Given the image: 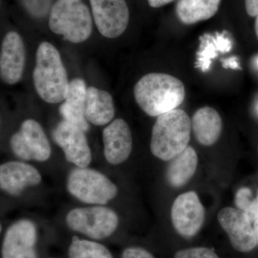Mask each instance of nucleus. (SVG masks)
Here are the masks:
<instances>
[{
	"label": "nucleus",
	"mask_w": 258,
	"mask_h": 258,
	"mask_svg": "<svg viewBox=\"0 0 258 258\" xmlns=\"http://www.w3.org/2000/svg\"><path fill=\"white\" fill-rule=\"evenodd\" d=\"M134 93L139 107L150 116L176 109L185 98L183 83L165 74L146 75L135 85Z\"/></svg>",
	"instance_id": "f257e3e1"
},
{
	"label": "nucleus",
	"mask_w": 258,
	"mask_h": 258,
	"mask_svg": "<svg viewBox=\"0 0 258 258\" xmlns=\"http://www.w3.org/2000/svg\"><path fill=\"white\" fill-rule=\"evenodd\" d=\"M37 94L49 103L64 101L69 88L67 71L58 50L52 44L43 42L36 52V64L32 74Z\"/></svg>",
	"instance_id": "f03ea898"
},
{
	"label": "nucleus",
	"mask_w": 258,
	"mask_h": 258,
	"mask_svg": "<svg viewBox=\"0 0 258 258\" xmlns=\"http://www.w3.org/2000/svg\"><path fill=\"white\" fill-rule=\"evenodd\" d=\"M191 130V120L182 110L159 115L152 128L150 147L153 155L161 160H171L188 147Z\"/></svg>",
	"instance_id": "7ed1b4c3"
},
{
	"label": "nucleus",
	"mask_w": 258,
	"mask_h": 258,
	"mask_svg": "<svg viewBox=\"0 0 258 258\" xmlns=\"http://www.w3.org/2000/svg\"><path fill=\"white\" fill-rule=\"evenodd\" d=\"M48 25L51 31L62 35L64 40L80 43L91 36L92 17L82 0H57L51 8Z\"/></svg>",
	"instance_id": "20e7f679"
},
{
	"label": "nucleus",
	"mask_w": 258,
	"mask_h": 258,
	"mask_svg": "<svg viewBox=\"0 0 258 258\" xmlns=\"http://www.w3.org/2000/svg\"><path fill=\"white\" fill-rule=\"evenodd\" d=\"M67 189L80 201L91 205H106L118 193V188L107 176L87 167H78L71 171Z\"/></svg>",
	"instance_id": "39448f33"
},
{
	"label": "nucleus",
	"mask_w": 258,
	"mask_h": 258,
	"mask_svg": "<svg viewBox=\"0 0 258 258\" xmlns=\"http://www.w3.org/2000/svg\"><path fill=\"white\" fill-rule=\"evenodd\" d=\"M66 222L71 230L93 240H103L116 230L119 220L111 209L96 206L71 210Z\"/></svg>",
	"instance_id": "423d86ee"
},
{
	"label": "nucleus",
	"mask_w": 258,
	"mask_h": 258,
	"mask_svg": "<svg viewBox=\"0 0 258 258\" xmlns=\"http://www.w3.org/2000/svg\"><path fill=\"white\" fill-rule=\"evenodd\" d=\"M10 147L15 155L24 160L47 161L51 148L46 134L35 120L22 123L20 130L10 139Z\"/></svg>",
	"instance_id": "0eeeda50"
},
{
	"label": "nucleus",
	"mask_w": 258,
	"mask_h": 258,
	"mask_svg": "<svg viewBox=\"0 0 258 258\" xmlns=\"http://www.w3.org/2000/svg\"><path fill=\"white\" fill-rule=\"evenodd\" d=\"M95 24L107 38L121 35L128 27L129 10L125 0H90Z\"/></svg>",
	"instance_id": "6e6552de"
},
{
	"label": "nucleus",
	"mask_w": 258,
	"mask_h": 258,
	"mask_svg": "<svg viewBox=\"0 0 258 258\" xmlns=\"http://www.w3.org/2000/svg\"><path fill=\"white\" fill-rule=\"evenodd\" d=\"M171 216L176 232L189 238L196 235L203 227L205 209L196 192L188 191L176 199L171 208Z\"/></svg>",
	"instance_id": "1a4fd4ad"
},
{
	"label": "nucleus",
	"mask_w": 258,
	"mask_h": 258,
	"mask_svg": "<svg viewBox=\"0 0 258 258\" xmlns=\"http://www.w3.org/2000/svg\"><path fill=\"white\" fill-rule=\"evenodd\" d=\"M52 138L69 162L81 168L91 164L92 154L82 129L64 120L54 129Z\"/></svg>",
	"instance_id": "9d476101"
},
{
	"label": "nucleus",
	"mask_w": 258,
	"mask_h": 258,
	"mask_svg": "<svg viewBox=\"0 0 258 258\" xmlns=\"http://www.w3.org/2000/svg\"><path fill=\"white\" fill-rule=\"evenodd\" d=\"M217 219L236 250L247 252L257 245L251 221L242 210L232 208L222 209L217 215Z\"/></svg>",
	"instance_id": "9b49d317"
},
{
	"label": "nucleus",
	"mask_w": 258,
	"mask_h": 258,
	"mask_svg": "<svg viewBox=\"0 0 258 258\" xmlns=\"http://www.w3.org/2000/svg\"><path fill=\"white\" fill-rule=\"evenodd\" d=\"M35 224L28 220L15 222L7 230L2 247V258H37Z\"/></svg>",
	"instance_id": "f8f14e48"
},
{
	"label": "nucleus",
	"mask_w": 258,
	"mask_h": 258,
	"mask_svg": "<svg viewBox=\"0 0 258 258\" xmlns=\"http://www.w3.org/2000/svg\"><path fill=\"white\" fill-rule=\"evenodd\" d=\"M25 50L22 37L16 32H9L2 43L0 76L7 84H15L23 76Z\"/></svg>",
	"instance_id": "ddd939ff"
},
{
	"label": "nucleus",
	"mask_w": 258,
	"mask_h": 258,
	"mask_svg": "<svg viewBox=\"0 0 258 258\" xmlns=\"http://www.w3.org/2000/svg\"><path fill=\"white\" fill-rule=\"evenodd\" d=\"M104 156L111 164L124 162L132 150V135L126 122L121 118L112 121L103 132Z\"/></svg>",
	"instance_id": "4468645a"
},
{
	"label": "nucleus",
	"mask_w": 258,
	"mask_h": 258,
	"mask_svg": "<svg viewBox=\"0 0 258 258\" xmlns=\"http://www.w3.org/2000/svg\"><path fill=\"white\" fill-rule=\"evenodd\" d=\"M40 172L34 166L24 162L9 161L0 166V186L3 191L18 196L28 186L41 182Z\"/></svg>",
	"instance_id": "2eb2a0df"
},
{
	"label": "nucleus",
	"mask_w": 258,
	"mask_h": 258,
	"mask_svg": "<svg viewBox=\"0 0 258 258\" xmlns=\"http://www.w3.org/2000/svg\"><path fill=\"white\" fill-rule=\"evenodd\" d=\"M87 88L83 79H73L69 82L64 101L60 106V113L64 120L82 129L84 132L89 128L85 115Z\"/></svg>",
	"instance_id": "dca6fc26"
},
{
	"label": "nucleus",
	"mask_w": 258,
	"mask_h": 258,
	"mask_svg": "<svg viewBox=\"0 0 258 258\" xmlns=\"http://www.w3.org/2000/svg\"><path fill=\"white\" fill-rule=\"evenodd\" d=\"M191 129L199 143L208 147L213 145L221 135V117L213 108L203 107L194 114Z\"/></svg>",
	"instance_id": "f3484780"
},
{
	"label": "nucleus",
	"mask_w": 258,
	"mask_h": 258,
	"mask_svg": "<svg viewBox=\"0 0 258 258\" xmlns=\"http://www.w3.org/2000/svg\"><path fill=\"white\" fill-rule=\"evenodd\" d=\"M85 115L88 121L95 125H104L110 123L115 115V107L111 95L93 86L88 87Z\"/></svg>",
	"instance_id": "a211bd4d"
},
{
	"label": "nucleus",
	"mask_w": 258,
	"mask_h": 258,
	"mask_svg": "<svg viewBox=\"0 0 258 258\" xmlns=\"http://www.w3.org/2000/svg\"><path fill=\"white\" fill-rule=\"evenodd\" d=\"M170 161L166 177L171 186L180 187L187 183L195 174L198 168V154L192 147H187Z\"/></svg>",
	"instance_id": "6ab92c4d"
},
{
	"label": "nucleus",
	"mask_w": 258,
	"mask_h": 258,
	"mask_svg": "<svg viewBox=\"0 0 258 258\" xmlns=\"http://www.w3.org/2000/svg\"><path fill=\"white\" fill-rule=\"evenodd\" d=\"M200 40L195 67L203 73L210 70L212 60L217 57L218 52L227 53L232 48V40L224 33L216 32L214 35L206 34L200 37Z\"/></svg>",
	"instance_id": "aec40b11"
},
{
	"label": "nucleus",
	"mask_w": 258,
	"mask_h": 258,
	"mask_svg": "<svg viewBox=\"0 0 258 258\" xmlns=\"http://www.w3.org/2000/svg\"><path fill=\"white\" fill-rule=\"evenodd\" d=\"M221 0H179L176 14L180 22L193 25L212 18L218 11Z\"/></svg>",
	"instance_id": "412c9836"
},
{
	"label": "nucleus",
	"mask_w": 258,
	"mask_h": 258,
	"mask_svg": "<svg viewBox=\"0 0 258 258\" xmlns=\"http://www.w3.org/2000/svg\"><path fill=\"white\" fill-rule=\"evenodd\" d=\"M69 258H113L106 246L99 242L73 237L69 248Z\"/></svg>",
	"instance_id": "4be33fe9"
},
{
	"label": "nucleus",
	"mask_w": 258,
	"mask_h": 258,
	"mask_svg": "<svg viewBox=\"0 0 258 258\" xmlns=\"http://www.w3.org/2000/svg\"><path fill=\"white\" fill-rule=\"evenodd\" d=\"M28 13L36 18H42L48 13L52 0H20Z\"/></svg>",
	"instance_id": "5701e85b"
},
{
	"label": "nucleus",
	"mask_w": 258,
	"mask_h": 258,
	"mask_svg": "<svg viewBox=\"0 0 258 258\" xmlns=\"http://www.w3.org/2000/svg\"><path fill=\"white\" fill-rule=\"evenodd\" d=\"M174 258H220L212 249L207 247H191L176 252Z\"/></svg>",
	"instance_id": "b1692460"
},
{
	"label": "nucleus",
	"mask_w": 258,
	"mask_h": 258,
	"mask_svg": "<svg viewBox=\"0 0 258 258\" xmlns=\"http://www.w3.org/2000/svg\"><path fill=\"white\" fill-rule=\"evenodd\" d=\"M251 196L252 193L248 188L243 187L238 190L236 195L235 203L239 210L244 212L248 210L252 200Z\"/></svg>",
	"instance_id": "393cba45"
},
{
	"label": "nucleus",
	"mask_w": 258,
	"mask_h": 258,
	"mask_svg": "<svg viewBox=\"0 0 258 258\" xmlns=\"http://www.w3.org/2000/svg\"><path fill=\"white\" fill-rule=\"evenodd\" d=\"M121 258H155L147 249L142 247H128L123 251Z\"/></svg>",
	"instance_id": "a878e982"
},
{
	"label": "nucleus",
	"mask_w": 258,
	"mask_h": 258,
	"mask_svg": "<svg viewBox=\"0 0 258 258\" xmlns=\"http://www.w3.org/2000/svg\"><path fill=\"white\" fill-rule=\"evenodd\" d=\"M245 215L251 222H254L258 219V195L257 198L252 200L250 206L245 212Z\"/></svg>",
	"instance_id": "bb28decb"
},
{
	"label": "nucleus",
	"mask_w": 258,
	"mask_h": 258,
	"mask_svg": "<svg viewBox=\"0 0 258 258\" xmlns=\"http://www.w3.org/2000/svg\"><path fill=\"white\" fill-rule=\"evenodd\" d=\"M245 8L247 14L251 17L258 15V0H244Z\"/></svg>",
	"instance_id": "cd10ccee"
},
{
	"label": "nucleus",
	"mask_w": 258,
	"mask_h": 258,
	"mask_svg": "<svg viewBox=\"0 0 258 258\" xmlns=\"http://www.w3.org/2000/svg\"><path fill=\"white\" fill-rule=\"evenodd\" d=\"M222 66H223L224 69H240L238 59H237V57H235V56L229 57V58L225 59V60L222 61Z\"/></svg>",
	"instance_id": "c85d7f7f"
},
{
	"label": "nucleus",
	"mask_w": 258,
	"mask_h": 258,
	"mask_svg": "<svg viewBox=\"0 0 258 258\" xmlns=\"http://www.w3.org/2000/svg\"><path fill=\"white\" fill-rule=\"evenodd\" d=\"M174 1V0H148V3L152 8H159Z\"/></svg>",
	"instance_id": "c756f323"
},
{
	"label": "nucleus",
	"mask_w": 258,
	"mask_h": 258,
	"mask_svg": "<svg viewBox=\"0 0 258 258\" xmlns=\"http://www.w3.org/2000/svg\"><path fill=\"white\" fill-rule=\"evenodd\" d=\"M253 229L256 240H257V244H258V219L254 221Z\"/></svg>",
	"instance_id": "7c9ffc66"
},
{
	"label": "nucleus",
	"mask_w": 258,
	"mask_h": 258,
	"mask_svg": "<svg viewBox=\"0 0 258 258\" xmlns=\"http://www.w3.org/2000/svg\"><path fill=\"white\" fill-rule=\"evenodd\" d=\"M254 30H255L256 35L258 39V15L256 17L255 23H254Z\"/></svg>",
	"instance_id": "2f4dec72"
},
{
	"label": "nucleus",
	"mask_w": 258,
	"mask_h": 258,
	"mask_svg": "<svg viewBox=\"0 0 258 258\" xmlns=\"http://www.w3.org/2000/svg\"><path fill=\"white\" fill-rule=\"evenodd\" d=\"M255 62H256V64H257V68H258V56H257V58H256Z\"/></svg>",
	"instance_id": "473e14b6"
},
{
	"label": "nucleus",
	"mask_w": 258,
	"mask_h": 258,
	"mask_svg": "<svg viewBox=\"0 0 258 258\" xmlns=\"http://www.w3.org/2000/svg\"><path fill=\"white\" fill-rule=\"evenodd\" d=\"M48 258H53V257H48Z\"/></svg>",
	"instance_id": "72a5a7b5"
},
{
	"label": "nucleus",
	"mask_w": 258,
	"mask_h": 258,
	"mask_svg": "<svg viewBox=\"0 0 258 258\" xmlns=\"http://www.w3.org/2000/svg\"><path fill=\"white\" fill-rule=\"evenodd\" d=\"M257 110H258V106H257Z\"/></svg>",
	"instance_id": "f704fd0d"
}]
</instances>
